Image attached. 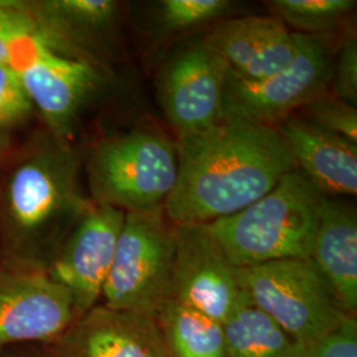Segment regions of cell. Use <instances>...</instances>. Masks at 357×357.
I'll return each mask as SVG.
<instances>
[{"label":"cell","mask_w":357,"mask_h":357,"mask_svg":"<svg viewBox=\"0 0 357 357\" xmlns=\"http://www.w3.org/2000/svg\"><path fill=\"white\" fill-rule=\"evenodd\" d=\"M44 357H168L153 317L98 303L45 347Z\"/></svg>","instance_id":"obj_13"},{"label":"cell","mask_w":357,"mask_h":357,"mask_svg":"<svg viewBox=\"0 0 357 357\" xmlns=\"http://www.w3.org/2000/svg\"><path fill=\"white\" fill-rule=\"evenodd\" d=\"M333 53L324 43L303 35L291 64L258 79L227 73L221 118L278 126L294 110L326 94L332 82Z\"/></svg>","instance_id":"obj_7"},{"label":"cell","mask_w":357,"mask_h":357,"mask_svg":"<svg viewBox=\"0 0 357 357\" xmlns=\"http://www.w3.org/2000/svg\"><path fill=\"white\" fill-rule=\"evenodd\" d=\"M236 277L255 306L306 348L349 315L311 258L236 268Z\"/></svg>","instance_id":"obj_5"},{"label":"cell","mask_w":357,"mask_h":357,"mask_svg":"<svg viewBox=\"0 0 357 357\" xmlns=\"http://www.w3.org/2000/svg\"><path fill=\"white\" fill-rule=\"evenodd\" d=\"M175 225L165 206L128 212L103 286L105 306L155 318L169 299Z\"/></svg>","instance_id":"obj_6"},{"label":"cell","mask_w":357,"mask_h":357,"mask_svg":"<svg viewBox=\"0 0 357 357\" xmlns=\"http://www.w3.org/2000/svg\"><path fill=\"white\" fill-rule=\"evenodd\" d=\"M301 118L357 144V110L335 96H321L305 105Z\"/></svg>","instance_id":"obj_22"},{"label":"cell","mask_w":357,"mask_h":357,"mask_svg":"<svg viewBox=\"0 0 357 357\" xmlns=\"http://www.w3.org/2000/svg\"><path fill=\"white\" fill-rule=\"evenodd\" d=\"M176 151L178 180L163 205L174 225L231 216L298 169L278 126L236 118L181 135Z\"/></svg>","instance_id":"obj_1"},{"label":"cell","mask_w":357,"mask_h":357,"mask_svg":"<svg viewBox=\"0 0 357 357\" xmlns=\"http://www.w3.org/2000/svg\"><path fill=\"white\" fill-rule=\"evenodd\" d=\"M231 8L228 0H165L160 4V26L169 33L205 26Z\"/></svg>","instance_id":"obj_21"},{"label":"cell","mask_w":357,"mask_h":357,"mask_svg":"<svg viewBox=\"0 0 357 357\" xmlns=\"http://www.w3.org/2000/svg\"><path fill=\"white\" fill-rule=\"evenodd\" d=\"M10 65L17 70L52 137L68 142L79 115L100 89V66L52 50L40 35L22 44Z\"/></svg>","instance_id":"obj_8"},{"label":"cell","mask_w":357,"mask_h":357,"mask_svg":"<svg viewBox=\"0 0 357 357\" xmlns=\"http://www.w3.org/2000/svg\"><path fill=\"white\" fill-rule=\"evenodd\" d=\"M311 259L345 312L356 315L357 217L351 205L321 196Z\"/></svg>","instance_id":"obj_17"},{"label":"cell","mask_w":357,"mask_h":357,"mask_svg":"<svg viewBox=\"0 0 357 357\" xmlns=\"http://www.w3.org/2000/svg\"><path fill=\"white\" fill-rule=\"evenodd\" d=\"M321 196L294 169L253 204L209 227L236 268L306 259L312 255Z\"/></svg>","instance_id":"obj_3"},{"label":"cell","mask_w":357,"mask_h":357,"mask_svg":"<svg viewBox=\"0 0 357 357\" xmlns=\"http://www.w3.org/2000/svg\"><path fill=\"white\" fill-rule=\"evenodd\" d=\"M168 357H224L222 324L172 299L155 315Z\"/></svg>","instance_id":"obj_19"},{"label":"cell","mask_w":357,"mask_h":357,"mask_svg":"<svg viewBox=\"0 0 357 357\" xmlns=\"http://www.w3.org/2000/svg\"><path fill=\"white\" fill-rule=\"evenodd\" d=\"M125 215L116 208L91 205L47 266L52 278L70 293L79 315L102 298Z\"/></svg>","instance_id":"obj_11"},{"label":"cell","mask_w":357,"mask_h":357,"mask_svg":"<svg viewBox=\"0 0 357 357\" xmlns=\"http://www.w3.org/2000/svg\"><path fill=\"white\" fill-rule=\"evenodd\" d=\"M3 357H44V356H32V355H26V354H8Z\"/></svg>","instance_id":"obj_28"},{"label":"cell","mask_w":357,"mask_h":357,"mask_svg":"<svg viewBox=\"0 0 357 357\" xmlns=\"http://www.w3.org/2000/svg\"><path fill=\"white\" fill-rule=\"evenodd\" d=\"M270 8L290 31L311 36L342 24L356 1L352 0H274Z\"/></svg>","instance_id":"obj_20"},{"label":"cell","mask_w":357,"mask_h":357,"mask_svg":"<svg viewBox=\"0 0 357 357\" xmlns=\"http://www.w3.org/2000/svg\"><path fill=\"white\" fill-rule=\"evenodd\" d=\"M306 357H357L356 315H348L333 331L311 345Z\"/></svg>","instance_id":"obj_26"},{"label":"cell","mask_w":357,"mask_h":357,"mask_svg":"<svg viewBox=\"0 0 357 357\" xmlns=\"http://www.w3.org/2000/svg\"><path fill=\"white\" fill-rule=\"evenodd\" d=\"M33 113L17 70L13 65L0 64V132L23 125Z\"/></svg>","instance_id":"obj_24"},{"label":"cell","mask_w":357,"mask_h":357,"mask_svg":"<svg viewBox=\"0 0 357 357\" xmlns=\"http://www.w3.org/2000/svg\"><path fill=\"white\" fill-rule=\"evenodd\" d=\"M78 158L51 134L31 142L0 180V233L13 262L36 265L44 245L91 205L79 191ZM44 268V266H43Z\"/></svg>","instance_id":"obj_2"},{"label":"cell","mask_w":357,"mask_h":357,"mask_svg":"<svg viewBox=\"0 0 357 357\" xmlns=\"http://www.w3.org/2000/svg\"><path fill=\"white\" fill-rule=\"evenodd\" d=\"M303 35L290 31L275 16H243L220 22L203 38L227 63L231 75L258 79L291 64Z\"/></svg>","instance_id":"obj_14"},{"label":"cell","mask_w":357,"mask_h":357,"mask_svg":"<svg viewBox=\"0 0 357 357\" xmlns=\"http://www.w3.org/2000/svg\"><path fill=\"white\" fill-rule=\"evenodd\" d=\"M79 317L75 301L47 268L0 266V347L48 344Z\"/></svg>","instance_id":"obj_9"},{"label":"cell","mask_w":357,"mask_h":357,"mask_svg":"<svg viewBox=\"0 0 357 357\" xmlns=\"http://www.w3.org/2000/svg\"><path fill=\"white\" fill-rule=\"evenodd\" d=\"M228 65L204 41L178 52L159 81L160 103L178 135L213 126L221 119Z\"/></svg>","instance_id":"obj_12"},{"label":"cell","mask_w":357,"mask_h":357,"mask_svg":"<svg viewBox=\"0 0 357 357\" xmlns=\"http://www.w3.org/2000/svg\"><path fill=\"white\" fill-rule=\"evenodd\" d=\"M38 33L52 50L100 66L98 40L115 26L119 4L114 0L24 1Z\"/></svg>","instance_id":"obj_15"},{"label":"cell","mask_w":357,"mask_h":357,"mask_svg":"<svg viewBox=\"0 0 357 357\" xmlns=\"http://www.w3.org/2000/svg\"><path fill=\"white\" fill-rule=\"evenodd\" d=\"M241 289L209 224L175 225L169 299L222 323Z\"/></svg>","instance_id":"obj_10"},{"label":"cell","mask_w":357,"mask_h":357,"mask_svg":"<svg viewBox=\"0 0 357 357\" xmlns=\"http://www.w3.org/2000/svg\"><path fill=\"white\" fill-rule=\"evenodd\" d=\"M332 84L335 97L356 107L357 44L356 38H348L343 43L339 57L333 61Z\"/></svg>","instance_id":"obj_25"},{"label":"cell","mask_w":357,"mask_h":357,"mask_svg":"<svg viewBox=\"0 0 357 357\" xmlns=\"http://www.w3.org/2000/svg\"><path fill=\"white\" fill-rule=\"evenodd\" d=\"M221 324L224 357H306L308 348L255 306L243 290Z\"/></svg>","instance_id":"obj_18"},{"label":"cell","mask_w":357,"mask_h":357,"mask_svg":"<svg viewBox=\"0 0 357 357\" xmlns=\"http://www.w3.org/2000/svg\"><path fill=\"white\" fill-rule=\"evenodd\" d=\"M280 131L293 153L296 168L324 196H355L357 144L308 122L287 116Z\"/></svg>","instance_id":"obj_16"},{"label":"cell","mask_w":357,"mask_h":357,"mask_svg":"<svg viewBox=\"0 0 357 357\" xmlns=\"http://www.w3.org/2000/svg\"><path fill=\"white\" fill-rule=\"evenodd\" d=\"M38 35V24L24 1L0 0V64H10L22 44Z\"/></svg>","instance_id":"obj_23"},{"label":"cell","mask_w":357,"mask_h":357,"mask_svg":"<svg viewBox=\"0 0 357 357\" xmlns=\"http://www.w3.org/2000/svg\"><path fill=\"white\" fill-rule=\"evenodd\" d=\"M94 204L128 212L163 206L178 180V151L171 141L150 130L106 138L86 163Z\"/></svg>","instance_id":"obj_4"},{"label":"cell","mask_w":357,"mask_h":357,"mask_svg":"<svg viewBox=\"0 0 357 357\" xmlns=\"http://www.w3.org/2000/svg\"><path fill=\"white\" fill-rule=\"evenodd\" d=\"M6 153H7V139L3 134H0V165L3 163Z\"/></svg>","instance_id":"obj_27"}]
</instances>
